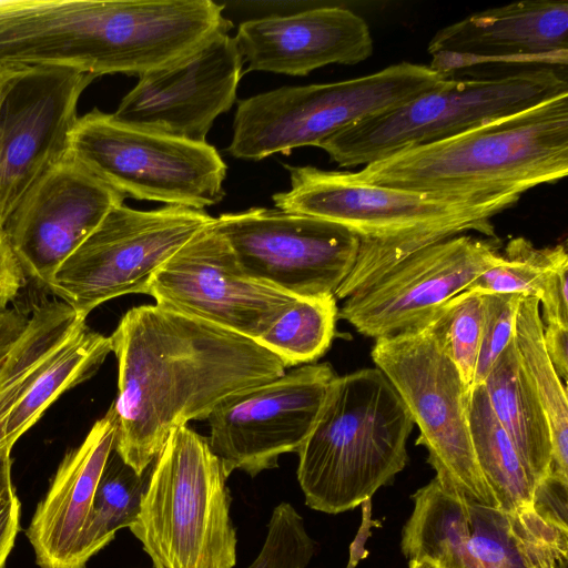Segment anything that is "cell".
<instances>
[{
	"mask_svg": "<svg viewBox=\"0 0 568 568\" xmlns=\"http://www.w3.org/2000/svg\"><path fill=\"white\" fill-rule=\"evenodd\" d=\"M118 359L114 449L138 474L170 434L285 373L255 339L156 304L130 308L110 336Z\"/></svg>",
	"mask_w": 568,
	"mask_h": 568,
	"instance_id": "6da1fadb",
	"label": "cell"
},
{
	"mask_svg": "<svg viewBox=\"0 0 568 568\" xmlns=\"http://www.w3.org/2000/svg\"><path fill=\"white\" fill-rule=\"evenodd\" d=\"M568 174V94L352 172L359 182L458 200L520 197Z\"/></svg>",
	"mask_w": 568,
	"mask_h": 568,
	"instance_id": "7a4b0ae2",
	"label": "cell"
},
{
	"mask_svg": "<svg viewBox=\"0 0 568 568\" xmlns=\"http://www.w3.org/2000/svg\"><path fill=\"white\" fill-rule=\"evenodd\" d=\"M414 425L399 394L377 367L337 375L297 452L305 504L334 515L372 499L405 468Z\"/></svg>",
	"mask_w": 568,
	"mask_h": 568,
	"instance_id": "3957f363",
	"label": "cell"
},
{
	"mask_svg": "<svg viewBox=\"0 0 568 568\" xmlns=\"http://www.w3.org/2000/svg\"><path fill=\"white\" fill-rule=\"evenodd\" d=\"M230 474L207 438L173 430L152 463L136 520L129 527L154 568H233L236 529Z\"/></svg>",
	"mask_w": 568,
	"mask_h": 568,
	"instance_id": "277c9868",
	"label": "cell"
},
{
	"mask_svg": "<svg viewBox=\"0 0 568 568\" xmlns=\"http://www.w3.org/2000/svg\"><path fill=\"white\" fill-rule=\"evenodd\" d=\"M562 94H568L566 72L550 69L446 78L394 109L338 131L318 148L342 168L365 166Z\"/></svg>",
	"mask_w": 568,
	"mask_h": 568,
	"instance_id": "5b68a950",
	"label": "cell"
},
{
	"mask_svg": "<svg viewBox=\"0 0 568 568\" xmlns=\"http://www.w3.org/2000/svg\"><path fill=\"white\" fill-rule=\"evenodd\" d=\"M284 166L291 189L273 195L276 209L339 224L359 241L412 251L470 231L496 237L491 219L519 200H458L359 182L349 171Z\"/></svg>",
	"mask_w": 568,
	"mask_h": 568,
	"instance_id": "8992f818",
	"label": "cell"
},
{
	"mask_svg": "<svg viewBox=\"0 0 568 568\" xmlns=\"http://www.w3.org/2000/svg\"><path fill=\"white\" fill-rule=\"evenodd\" d=\"M445 78L427 65L392 64L359 78L282 87L239 102L231 155L258 161L317 146L338 131L394 109Z\"/></svg>",
	"mask_w": 568,
	"mask_h": 568,
	"instance_id": "52a82bcc",
	"label": "cell"
},
{
	"mask_svg": "<svg viewBox=\"0 0 568 568\" xmlns=\"http://www.w3.org/2000/svg\"><path fill=\"white\" fill-rule=\"evenodd\" d=\"M69 156L124 197L203 210L225 195L227 166L213 145L134 128L98 109L79 116Z\"/></svg>",
	"mask_w": 568,
	"mask_h": 568,
	"instance_id": "ba28073f",
	"label": "cell"
},
{
	"mask_svg": "<svg viewBox=\"0 0 568 568\" xmlns=\"http://www.w3.org/2000/svg\"><path fill=\"white\" fill-rule=\"evenodd\" d=\"M371 356L417 424L416 445L427 449V463L439 484L469 500L497 508L473 447L469 389L434 339L423 328L378 338Z\"/></svg>",
	"mask_w": 568,
	"mask_h": 568,
	"instance_id": "9c48e42d",
	"label": "cell"
},
{
	"mask_svg": "<svg viewBox=\"0 0 568 568\" xmlns=\"http://www.w3.org/2000/svg\"><path fill=\"white\" fill-rule=\"evenodd\" d=\"M213 221L204 210L165 205L141 211L119 204L64 260L45 288L85 320L109 300L144 294L155 271Z\"/></svg>",
	"mask_w": 568,
	"mask_h": 568,
	"instance_id": "30bf717a",
	"label": "cell"
},
{
	"mask_svg": "<svg viewBox=\"0 0 568 568\" xmlns=\"http://www.w3.org/2000/svg\"><path fill=\"white\" fill-rule=\"evenodd\" d=\"M213 226L246 275L295 297L334 295L361 242L339 224L278 209L224 213Z\"/></svg>",
	"mask_w": 568,
	"mask_h": 568,
	"instance_id": "8fae6325",
	"label": "cell"
},
{
	"mask_svg": "<svg viewBox=\"0 0 568 568\" xmlns=\"http://www.w3.org/2000/svg\"><path fill=\"white\" fill-rule=\"evenodd\" d=\"M94 79L60 67L0 68V229L33 184L69 158L78 103Z\"/></svg>",
	"mask_w": 568,
	"mask_h": 568,
	"instance_id": "7c38bea8",
	"label": "cell"
},
{
	"mask_svg": "<svg viewBox=\"0 0 568 568\" xmlns=\"http://www.w3.org/2000/svg\"><path fill=\"white\" fill-rule=\"evenodd\" d=\"M336 376L329 363H311L217 405L205 419L207 442L226 471L255 477L276 468L281 455L297 453Z\"/></svg>",
	"mask_w": 568,
	"mask_h": 568,
	"instance_id": "4fadbf2b",
	"label": "cell"
},
{
	"mask_svg": "<svg viewBox=\"0 0 568 568\" xmlns=\"http://www.w3.org/2000/svg\"><path fill=\"white\" fill-rule=\"evenodd\" d=\"M500 250L497 236L467 233L427 244L346 297L338 318L374 339L419 328L435 310L497 264Z\"/></svg>",
	"mask_w": 568,
	"mask_h": 568,
	"instance_id": "5bb4252c",
	"label": "cell"
},
{
	"mask_svg": "<svg viewBox=\"0 0 568 568\" xmlns=\"http://www.w3.org/2000/svg\"><path fill=\"white\" fill-rule=\"evenodd\" d=\"M213 222L155 271L144 294L163 308L256 341L297 297L246 275Z\"/></svg>",
	"mask_w": 568,
	"mask_h": 568,
	"instance_id": "9a60e30c",
	"label": "cell"
},
{
	"mask_svg": "<svg viewBox=\"0 0 568 568\" xmlns=\"http://www.w3.org/2000/svg\"><path fill=\"white\" fill-rule=\"evenodd\" d=\"M427 52L428 67L445 78L474 77L486 69L566 72L568 2L524 0L474 12L438 30Z\"/></svg>",
	"mask_w": 568,
	"mask_h": 568,
	"instance_id": "2e32d148",
	"label": "cell"
},
{
	"mask_svg": "<svg viewBox=\"0 0 568 568\" xmlns=\"http://www.w3.org/2000/svg\"><path fill=\"white\" fill-rule=\"evenodd\" d=\"M124 196L70 156L22 196L2 230L26 275L47 287Z\"/></svg>",
	"mask_w": 568,
	"mask_h": 568,
	"instance_id": "e0dca14e",
	"label": "cell"
},
{
	"mask_svg": "<svg viewBox=\"0 0 568 568\" xmlns=\"http://www.w3.org/2000/svg\"><path fill=\"white\" fill-rule=\"evenodd\" d=\"M243 62L235 39L217 36L185 60L140 75L112 115L134 128L206 142L214 120L236 100Z\"/></svg>",
	"mask_w": 568,
	"mask_h": 568,
	"instance_id": "ac0fdd59",
	"label": "cell"
},
{
	"mask_svg": "<svg viewBox=\"0 0 568 568\" xmlns=\"http://www.w3.org/2000/svg\"><path fill=\"white\" fill-rule=\"evenodd\" d=\"M412 499L400 538L407 560L440 568H525L510 515L452 493L435 477Z\"/></svg>",
	"mask_w": 568,
	"mask_h": 568,
	"instance_id": "d6986e66",
	"label": "cell"
},
{
	"mask_svg": "<svg viewBox=\"0 0 568 568\" xmlns=\"http://www.w3.org/2000/svg\"><path fill=\"white\" fill-rule=\"evenodd\" d=\"M247 71L306 75L328 64H357L373 52L364 18L342 7H318L240 23L234 37Z\"/></svg>",
	"mask_w": 568,
	"mask_h": 568,
	"instance_id": "ffe728a7",
	"label": "cell"
},
{
	"mask_svg": "<svg viewBox=\"0 0 568 568\" xmlns=\"http://www.w3.org/2000/svg\"><path fill=\"white\" fill-rule=\"evenodd\" d=\"M116 415L111 405L83 443L68 452L27 529L40 568H85L81 537L104 464L114 447Z\"/></svg>",
	"mask_w": 568,
	"mask_h": 568,
	"instance_id": "44dd1931",
	"label": "cell"
},
{
	"mask_svg": "<svg viewBox=\"0 0 568 568\" xmlns=\"http://www.w3.org/2000/svg\"><path fill=\"white\" fill-rule=\"evenodd\" d=\"M483 386L496 418L538 487L551 473V432L514 339L498 357Z\"/></svg>",
	"mask_w": 568,
	"mask_h": 568,
	"instance_id": "7402d4cb",
	"label": "cell"
},
{
	"mask_svg": "<svg viewBox=\"0 0 568 568\" xmlns=\"http://www.w3.org/2000/svg\"><path fill=\"white\" fill-rule=\"evenodd\" d=\"M112 352L110 336L80 327L40 366L3 420L0 456L32 427L65 390L89 379Z\"/></svg>",
	"mask_w": 568,
	"mask_h": 568,
	"instance_id": "603a6c76",
	"label": "cell"
},
{
	"mask_svg": "<svg viewBox=\"0 0 568 568\" xmlns=\"http://www.w3.org/2000/svg\"><path fill=\"white\" fill-rule=\"evenodd\" d=\"M467 412L476 460L497 508L513 515L531 506L537 485L496 418L483 385L469 389Z\"/></svg>",
	"mask_w": 568,
	"mask_h": 568,
	"instance_id": "cb8c5ba5",
	"label": "cell"
},
{
	"mask_svg": "<svg viewBox=\"0 0 568 568\" xmlns=\"http://www.w3.org/2000/svg\"><path fill=\"white\" fill-rule=\"evenodd\" d=\"M514 341L520 363L549 422L552 442L550 476L568 483L567 386L546 352L540 305L532 296H521L519 301Z\"/></svg>",
	"mask_w": 568,
	"mask_h": 568,
	"instance_id": "d4e9b609",
	"label": "cell"
},
{
	"mask_svg": "<svg viewBox=\"0 0 568 568\" xmlns=\"http://www.w3.org/2000/svg\"><path fill=\"white\" fill-rule=\"evenodd\" d=\"M83 325L85 320L62 301L43 302L34 307L24 332L0 368V430L43 362Z\"/></svg>",
	"mask_w": 568,
	"mask_h": 568,
	"instance_id": "484cf974",
	"label": "cell"
},
{
	"mask_svg": "<svg viewBox=\"0 0 568 568\" xmlns=\"http://www.w3.org/2000/svg\"><path fill=\"white\" fill-rule=\"evenodd\" d=\"M152 463L142 474H138L114 447L111 450L95 487L81 537V557L85 565L114 539L119 529L130 527L136 520Z\"/></svg>",
	"mask_w": 568,
	"mask_h": 568,
	"instance_id": "4316f807",
	"label": "cell"
},
{
	"mask_svg": "<svg viewBox=\"0 0 568 568\" xmlns=\"http://www.w3.org/2000/svg\"><path fill=\"white\" fill-rule=\"evenodd\" d=\"M336 302L334 295L297 297L256 342L288 368L313 363L327 352L335 336Z\"/></svg>",
	"mask_w": 568,
	"mask_h": 568,
	"instance_id": "83f0119b",
	"label": "cell"
},
{
	"mask_svg": "<svg viewBox=\"0 0 568 568\" xmlns=\"http://www.w3.org/2000/svg\"><path fill=\"white\" fill-rule=\"evenodd\" d=\"M568 265L565 244L537 247L524 236L507 242L497 264L483 272L467 288L481 294H520L538 301L559 270Z\"/></svg>",
	"mask_w": 568,
	"mask_h": 568,
	"instance_id": "f1b7e54d",
	"label": "cell"
},
{
	"mask_svg": "<svg viewBox=\"0 0 568 568\" xmlns=\"http://www.w3.org/2000/svg\"><path fill=\"white\" fill-rule=\"evenodd\" d=\"M483 323L484 294L464 291L435 310L419 327L454 364L468 389L474 381Z\"/></svg>",
	"mask_w": 568,
	"mask_h": 568,
	"instance_id": "f546056e",
	"label": "cell"
},
{
	"mask_svg": "<svg viewBox=\"0 0 568 568\" xmlns=\"http://www.w3.org/2000/svg\"><path fill=\"white\" fill-rule=\"evenodd\" d=\"M317 545L303 517L286 501L274 507L264 544L246 568H306Z\"/></svg>",
	"mask_w": 568,
	"mask_h": 568,
	"instance_id": "4dcf8cb0",
	"label": "cell"
},
{
	"mask_svg": "<svg viewBox=\"0 0 568 568\" xmlns=\"http://www.w3.org/2000/svg\"><path fill=\"white\" fill-rule=\"evenodd\" d=\"M520 294H484V323L473 386L483 385L515 335ZM470 387V388H471Z\"/></svg>",
	"mask_w": 568,
	"mask_h": 568,
	"instance_id": "1f68e13d",
	"label": "cell"
},
{
	"mask_svg": "<svg viewBox=\"0 0 568 568\" xmlns=\"http://www.w3.org/2000/svg\"><path fill=\"white\" fill-rule=\"evenodd\" d=\"M26 284V274L0 229V314Z\"/></svg>",
	"mask_w": 568,
	"mask_h": 568,
	"instance_id": "d6a6232c",
	"label": "cell"
},
{
	"mask_svg": "<svg viewBox=\"0 0 568 568\" xmlns=\"http://www.w3.org/2000/svg\"><path fill=\"white\" fill-rule=\"evenodd\" d=\"M21 504L13 486L0 495V568H4L20 531Z\"/></svg>",
	"mask_w": 568,
	"mask_h": 568,
	"instance_id": "836d02e7",
	"label": "cell"
},
{
	"mask_svg": "<svg viewBox=\"0 0 568 568\" xmlns=\"http://www.w3.org/2000/svg\"><path fill=\"white\" fill-rule=\"evenodd\" d=\"M568 265L557 272L539 300L541 321L568 325Z\"/></svg>",
	"mask_w": 568,
	"mask_h": 568,
	"instance_id": "e575fe53",
	"label": "cell"
},
{
	"mask_svg": "<svg viewBox=\"0 0 568 568\" xmlns=\"http://www.w3.org/2000/svg\"><path fill=\"white\" fill-rule=\"evenodd\" d=\"M544 344L559 378L566 385L568 378V325L544 324Z\"/></svg>",
	"mask_w": 568,
	"mask_h": 568,
	"instance_id": "d590c367",
	"label": "cell"
},
{
	"mask_svg": "<svg viewBox=\"0 0 568 568\" xmlns=\"http://www.w3.org/2000/svg\"><path fill=\"white\" fill-rule=\"evenodd\" d=\"M29 317L17 308L0 314V358L6 356L24 332Z\"/></svg>",
	"mask_w": 568,
	"mask_h": 568,
	"instance_id": "8d00e7d4",
	"label": "cell"
},
{
	"mask_svg": "<svg viewBox=\"0 0 568 568\" xmlns=\"http://www.w3.org/2000/svg\"><path fill=\"white\" fill-rule=\"evenodd\" d=\"M362 510L363 523L356 538L354 539V542L351 546V559L347 568H354L358 560L367 555L364 545L367 537L371 535V527L375 526L374 521L371 518V499H367L362 504Z\"/></svg>",
	"mask_w": 568,
	"mask_h": 568,
	"instance_id": "74e56055",
	"label": "cell"
},
{
	"mask_svg": "<svg viewBox=\"0 0 568 568\" xmlns=\"http://www.w3.org/2000/svg\"><path fill=\"white\" fill-rule=\"evenodd\" d=\"M11 464V454L0 456V495L12 486Z\"/></svg>",
	"mask_w": 568,
	"mask_h": 568,
	"instance_id": "f35d334b",
	"label": "cell"
},
{
	"mask_svg": "<svg viewBox=\"0 0 568 568\" xmlns=\"http://www.w3.org/2000/svg\"><path fill=\"white\" fill-rule=\"evenodd\" d=\"M408 568H440L435 564L425 559L408 560Z\"/></svg>",
	"mask_w": 568,
	"mask_h": 568,
	"instance_id": "ab89813d",
	"label": "cell"
},
{
	"mask_svg": "<svg viewBox=\"0 0 568 568\" xmlns=\"http://www.w3.org/2000/svg\"><path fill=\"white\" fill-rule=\"evenodd\" d=\"M6 356H7V355H6ZM6 356H3V357H1V358H0V368H1L2 364H3V361H4Z\"/></svg>",
	"mask_w": 568,
	"mask_h": 568,
	"instance_id": "60d3db41",
	"label": "cell"
},
{
	"mask_svg": "<svg viewBox=\"0 0 568 568\" xmlns=\"http://www.w3.org/2000/svg\"><path fill=\"white\" fill-rule=\"evenodd\" d=\"M6 2V0H0V6H2Z\"/></svg>",
	"mask_w": 568,
	"mask_h": 568,
	"instance_id": "b9f144b4",
	"label": "cell"
}]
</instances>
